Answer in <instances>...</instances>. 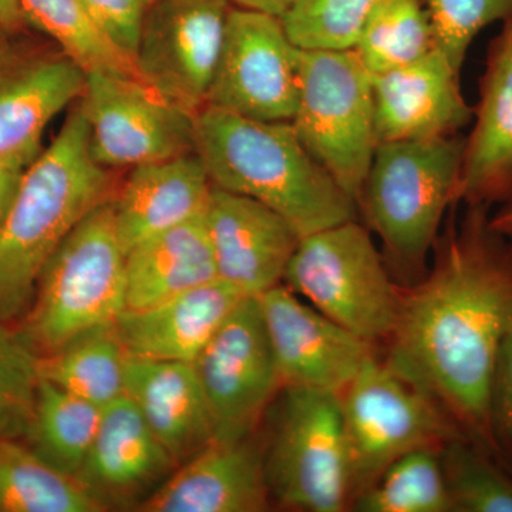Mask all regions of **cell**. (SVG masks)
I'll list each match as a JSON object with an SVG mask.
<instances>
[{
	"label": "cell",
	"instance_id": "1",
	"mask_svg": "<svg viewBox=\"0 0 512 512\" xmlns=\"http://www.w3.org/2000/svg\"><path fill=\"white\" fill-rule=\"evenodd\" d=\"M456 208L441 228L426 274L403 286L380 355L498 460L488 406L512 326V235L494 227L487 205H466L460 218Z\"/></svg>",
	"mask_w": 512,
	"mask_h": 512
},
{
	"label": "cell",
	"instance_id": "2",
	"mask_svg": "<svg viewBox=\"0 0 512 512\" xmlns=\"http://www.w3.org/2000/svg\"><path fill=\"white\" fill-rule=\"evenodd\" d=\"M194 131L212 187L261 202L301 237L359 218L356 201L309 153L291 121L205 106L194 116Z\"/></svg>",
	"mask_w": 512,
	"mask_h": 512
},
{
	"label": "cell",
	"instance_id": "3",
	"mask_svg": "<svg viewBox=\"0 0 512 512\" xmlns=\"http://www.w3.org/2000/svg\"><path fill=\"white\" fill-rule=\"evenodd\" d=\"M110 170L93 160L80 100L29 165L0 224V322L26 315L47 262L80 221L113 198Z\"/></svg>",
	"mask_w": 512,
	"mask_h": 512
},
{
	"label": "cell",
	"instance_id": "4",
	"mask_svg": "<svg viewBox=\"0 0 512 512\" xmlns=\"http://www.w3.org/2000/svg\"><path fill=\"white\" fill-rule=\"evenodd\" d=\"M464 141L458 133L376 148L357 210L382 242L384 262L402 286L426 274L446 212L458 205Z\"/></svg>",
	"mask_w": 512,
	"mask_h": 512
},
{
	"label": "cell",
	"instance_id": "5",
	"mask_svg": "<svg viewBox=\"0 0 512 512\" xmlns=\"http://www.w3.org/2000/svg\"><path fill=\"white\" fill-rule=\"evenodd\" d=\"M126 309V252L109 200L90 211L49 259L20 333L46 356L113 326Z\"/></svg>",
	"mask_w": 512,
	"mask_h": 512
},
{
	"label": "cell",
	"instance_id": "6",
	"mask_svg": "<svg viewBox=\"0 0 512 512\" xmlns=\"http://www.w3.org/2000/svg\"><path fill=\"white\" fill-rule=\"evenodd\" d=\"M262 443L272 503L303 512L350 510L348 441L340 394L284 386Z\"/></svg>",
	"mask_w": 512,
	"mask_h": 512
},
{
	"label": "cell",
	"instance_id": "7",
	"mask_svg": "<svg viewBox=\"0 0 512 512\" xmlns=\"http://www.w3.org/2000/svg\"><path fill=\"white\" fill-rule=\"evenodd\" d=\"M284 284L333 322L380 348L392 333L402 301L403 286L390 274L359 218L302 237Z\"/></svg>",
	"mask_w": 512,
	"mask_h": 512
},
{
	"label": "cell",
	"instance_id": "8",
	"mask_svg": "<svg viewBox=\"0 0 512 512\" xmlns=\"http://www.w3.org/2000/svg\"><path fill=\"white\" fill-rule=\"evenodd\" d=\"M291 123L309 153L357 204L379 141L373 76L355 49L299 50Z\"/></svg>",
	"mask_w": 512,
	"mask_h": 512
},
{
	"label": "cell",
	"instance_id": "9",
	"mask_svg": "<svg viewBox=\"0 0 512 512\" xmlns=\"http://www.w3.org/2000/svg\"><path fill=\"white\" fill-rule=\"evenodd\" d=\"M352 501L400 457L467 437L429 393L373 357L340 393ZM352 505V503H350Z\"/></svg>",
	"mask_w": 512,
	"mask_h": 512
},
{
	"label": "cell",
	"instance_id": "10",
	"mask_svg": "<svg viewBox=\"0 0 512 512\" xmlns=\"http://www.w3.org/2000/svg\"><path fill=\"white\" fill-rule=\"evenodd\" d=\"M207 400L212 441L254 436L282 389L258 296H244L192 363Z\"/></svg>",
	"mask_w": 512,
	"mask_h": 512
},
{
	"label": "cell",
	"instance_id": "11",
	"mask_svg": "<svg viewBox=\"0 0 512 512\" xmlns=\"http://www.w3.org/2000/svg\"><path fill=\"white\" fill-rule=\"evenodd\" d=\"M93 160L107 170L195 151L194 116L136 77L86 73L80 97Z\"/></svg>",
	"mask_w": 512,
	"mask_h": 512
},
{
	"label": "cell",
	"instance_id": "12",
	"mask_svg": "<svg viewBox=\"0 0 512 512\" xmlns=\"http://www.w3.org/2000/svg\"><path fill=\"white\" fill-rule=\"evenodd\" d=\"M299 50L278 16L232 6L207 106L245 119L291 121Z\"/></svg>",
	"mask_w": 512,
	"mask_h": 512
},
{
	"label": "cell",
	"instance_id": "13",
	"mask_svg": "<svg viewBox=\"0 0 512 512\" xmlns=\"http://www.w3.org/2000/svg\"><path fill=\"white\" fill-rule=\"evenodd\" d=\"M231 0H156L147 6L134 64L154 92L195 116L207 106Z\"/></svg>",
	"mask_w": 512,
	"mask_h": 512
},
{
	"label": "cell",
	"instance_id": "14",
	"mask_svg": "<svg viewBox=\"0 0 512 512\" xmlns=\"http://www.w3.org/2000/svg\"><path fill=\"white\" fill-rule=\"evenodd\" d=\"M282 387L342 393L380 346L343 328L285 284L258 296Z\"/></svg>",
	"mask_w": 512,
	"mask_h": 512
},
{
	"label": "cell",
	"instance_id": "15",
	"mask_svg": "<svg viewBox=\"0 0 512 512\" xmlns=\"http://www.w3.org/2000/svg\"><path fill=\"white\" fill-rule=\"evenodd\" d=\"M204 224L220 281L244 296L284 284L301 235L261 202L212 187Z\"/></svg>",
	"mask_w": 512,
	"mask_h": 512
},
{
	"label": "cell",
	"instance_id": "16",
	"mask_svg": "<svg viewBox=\"0 0 512 512\" xmlns=\"http://www.w3.org/2000/svg\"><path fill=\"white\" fill-rule=\"evenodd\" d=\"M177 467L134 403L123 396L104 407L76 478L106 510H137Z\"/></svg>",
	"mask_w": 512,
	"mask_h": 512
},
{
	"label": "cell",
	"instance_id": "17",
	"mask_svg": "<svg viewBox=\"0 0 512 512\" xmlns=\"http://www.w3.org/2000/svg\"><path fill=\"white\" fill-rule=\"evenodd\" d=\"M460 73L436 47L417 62L373 76L379 144L460 133L474 117Z\"/></svg>",
	"mask_w": 512,
	"mask_h": 512
},
{
	"label": "cell",
	"instance_id": "18",
	"mask_svg": "<svg viewBox=\"0 0 512 512\" xmlns=\"http://www.w3.org/2000/svg\"><path fill=\"white\" fill-rule=\"evenodd\" d=\"M272 500L264 450L256 434L224 443L211 441L144 501L143 512H264Z\"/></svg>",
	"mask_w": 512,
	"mask_h": 512
},
{
	"label": "cell",
	"instance_id": "19",
	"mask_svg": "<svg viewBox=\"0 0 512 512\" xmlns=\"http://www.w3.org/2000/svg\"><path fill=\"white\" fill-rule=\"evenodd\" d=\"M474 127L464 141L457 204L512 205V18L488 49L474 109Z\"/></svg>",
	"mask_w": 512,
	"mask_h": 512
},
{
	"label": "cell",
	"instance_id": "20",
	"mask_svg": "<svg viewBox=\"0 0 512 512\" xmlns=\"http://www.w3.org/2000/svg\"><path fill=\"white\" fill-rule=\"evenodd\" d=\"M242 298L218 279L146 308L126 309L114 328L128 357L194 363Z\"/></svg>",
	"mask_w": 512,
	"mask_h": 512
},
{
	"label": "cell",
	"instance_id": "21",
	"mask_svg": "<svg viewBox=\"0 0 512 512\" xmlns=\"http://www.w3.org/2000/svg\"><path fill=\"white\" fill-rule=\"evenodd\" d=\"M86 73L56 50L20 49L0 63V156L40 146L50 121L82 97Z\"/></svg>",
	"mask_w": 512,
	"mask_h": 512
},
{
	"label": "cell",
	"instance_id": "22",
	"mask_svg": "<svg viewBox=\"0 0 512 512\" xmlns=\"http://www.w3.org/2000/svg\"><path fill=\"white\" fill-rule=\"evenodd\" d=\"M212 184L195 151L131 168L111 198L124 252L204 214Z\"/></svg>",
	"mask_w": 512,
	"mask_h": 512
},
{
	"label": "cell",
	"instance_id": "23",
	"mask_svg": "<svg viewBox=\"0 0 512 512\" xmlns=\"http://www.w3.org/2000/svg\"><path fill=\"white\" fill-rule=\"evenodd\" d=\"M126 396L178 466L214 440L210 410L192 363L128 357Z\"/></svg>",
	"mask_w": 512,
	"mask_h": 512
},
{
	"label": "cell",
	"instance_id": "24",
	"mask_svg": "<svg viewBox=\"0 0 512 512\" xmlns=\"http://www.w3.org/2000/svg\"><path fill=\"white\" fill-rule=\"evenodd\" d=\"M202 215L144 239L127 252V309L146 308L218 281Z\"/></svg>",
	"mask_w": 512,
	"mask_h": 512
},
{
	"label": "cell",
	"instance_id": "25",
	"mask_svg": "<svg viewBox=\"0 0 512 512\" xmlns=\"http://www.w3.org/2000/svg\"><path fill=\"white\" fill-rule=\"evenodd\" d=\"M106 511L76 477L37 456L28 444L0 439V512Z\"/></svg>",
	"mask_w": 512,
	"mask_h": 512
},
{
	"label": "cell",
	"instance_id": "26",
	"mask_svg": "<svg viewBox=\"0 0 512 512\" xmlns=\"http://www.w3.org/2000/svg\"><path fill=\"white\" fill-rule=\"evenodd\" d=\"M127 359L116 328L107 326L40 356V377L104 409L126 396Z\"/></svg>",
	"mask_w": 512,
	"mask_h": 512
},
{
	"label": "cell",
	"instance_id": "27",
	"mask_svg": "<svg viewBox=\"0 0 512 512\" xmlns=\"http://www.w3.org/2000/svg\"><path fill=\"white\" fill-rule=\"evenodd\" d=\"M103 409L40 377L35 413L25 439L62 473L76 477L99 430Z\"/></svg>",
	"mask_w": 512,
	"mask_h": 512
},
{
	"label": "cell",
	"instance_id": "28",
	"mask_svg": "<svg viewBox=\"0 0 512 512\" xmlns=\"http://www.w3.org/2000/svg\"><path fill=\"white\" fill-rule=\"evenodd\" d=\"M19 5L30 28L53 40L84 73H113L141 80L133 60L94 25L80 0H19Z\"/></svg>",
	"mask_w": 512,
	"mask_h": 512
},
{
	"label": "cell",
	"instance_id": "29",
	"mask_svg": "<svg viewBox=\"0 0 512 512\" xmlns=\"http://www.w3.org/2000/svg\"><path fill=\"white\" fill-rule=\"evenodd\" d=\"M372 76L417 62L436 49L423 0H384L353 47Z\"/></svg>",
	"mask_w": 512,
	"mask_h": 512
},
{
	"label": "cell",
	"instance_id": "30",
	"mask_svg": "<svg viewBox=\"0 0 512 512\" xmlns=\"http://www.w3.org/2000/svg\"><path fill=\"white\" fill-rule=\"evenodd\" d=\"M356 512H451L440 450L421 448L390 464L350 505Z\"/></svg>",
	"mask_w": 512,
	"mask_h": 512
},
{
	"label": "cell",
	"instance_id": "31",
	"mask_svg": "<svg viewBox=\"0 0 512 512\" xmlns=\"http://www.w3.org/2000/svg\"><path fill=\"white\" fill-rule=\"evenodd\" d=\"M451 512H512V473L468 437L440 448Z\"/></svg>",
	"mask_w": 512,
	"mask_h": 512
},
{
	"label": "cell",
	"instance_id": "32",
	"mask_svg": "<svg viewBox=\"0 0 512 512\" xmlns=\"http://www.w3.org/2000/svg\"><path fill=\"white\" fill-rule=\"evenodd\" d=\"M384 0H298L281 16L299 49H353L363 26Z\"/></svg>",
	"mask_w": 512,
	"mask_h": 512
},
{
	"label": "cell",
	"instance_id": "33",
	"mask_svg": "<svg viewBox=\"0 0 512 512\" xmlns=\"http://www.w3.org/2000/svg\"><path fill=\"white\" fill-rule=\"evenodd\" d=\"M40 355L0 322V439H25L35 413Z\"/></svg>",
	"mask_w": 512,
	"mask_h": 512
},
{
	"label": "cell",
	"instance_id": "34",
	"mask_svg": "<svg viewBox=\"0 0 512 512\" xmlns=\"http://www.w3.org/2000/svg\"><path fill=\"white\" fill-rule=\"evenodd\" d=\"M436 47L460 70L481 30L512 18V0H423Z\"/></svg>",
	"mask_w": 512,
	"mask_h": 512
},
{
	"label": "cell",
	"instance_id": "35",
	"mask_svg": "<svg viewBox=\"0 0 512 512\" xmlns=\"http://www.w3.org/2000/svg\"><path fill=\"white\" fill-rule=\"evenodd\" d=\"M94 25L134 62L146 16L144 0H80Z\"/></svg>",
	"mask_w": 512,
	"mask_h": 512
},
{
	"label": "cell",
	"instance_id": "36",
	"mask_svg": "<svg viewBox=\"0 0 512 512\" xmlns=\"http://www.w3.org/2000/svg\"><path fill=\"white\" fill-rule=\"evenodd\" d=\"M488 420L498 460L512 473V326L495 366Z\"/></svg>",
	"mask_w": 512,
	"mask_h": 512
},
{
	"label": "cell",
	"instance_id": "37",
	"mask_svg": "<svg viewBox=\"0 0 512 512\" xmlns=\"http://www.w3.org/2000/svg\"><path fill=\"white\" fill-rule=\"evenodd\" d=\"M42 148V144H40V146L26 147L0 156V224L15 200L23 175L29 165L39 156Z\"/></svg>",
	"mask_w": 512,
	"mask_h": 512
},
{
	"label": "cell",
	"instance_id": "38",
	"mask_svg": "<svg viewBox=\"0 0 512 512\" xmlns=\"http://www.w3.org/2000/svg\"><path fill=\"white\" fill-rule=\"evenodd\" d=\"M29 28L19 0H0V35L19 36Z\"/></svg>",
	"mask_w": 512,
	"mask_h": 512
},
{
	"label": "cell",
	"instance_id": "39",
	"mask_svg": "<svg viewBox=\"0 0 512 512\" xmlns=\"http://www.w3.org/2000/svg\"><path fill=\"white\" fill-rule=\"evenodd\" d=\"M238 8L256 10L281 18L298 0H231Z\"/></svg>",
	"mask_w": 512,
	"mask_h": 512
},
{
	"label": "cell",
	"instance_id": "40",
	"mask_svg": "<svg viewBox=\"0 0 512 512\" xmlns=\"http://www.w3.org/2000/svg\"><path fill=\"white\" fill-rule=\"evenodd\" d=\"M491 222L498 231L512 235V205L503 207L497 214L491 215Z\"/></svg>",
	"mask_w": 512,
	"mask_h": 512
},
{
	"label": "cell",
	"instance_id": "41",
	"mask_svg": "<svg viewBox=\"0 0 512 512\" xmlns=\"http://www.w3.org/2000/svg\"><path fill=\"white\" fill-rule=\"evenodd\" d=\"M18 36L0 35V63L19 52L22 47L16 42Z\"/></svg>",
	"mask_w": 512,
	"mask_h": 512
},
{
	"label": "cell",
	"instance_id": "42",
	"mask_svg": "<svg viewBox=\"0 0 512 512\" xmlns=\"http://www.w3.org/2000/svg\"><path fill=\"white\" fill-rule=\"evenodd\" d=\"M144 2L147 3V6L150 5V3L156 2V0H144Z\"/></svg>",
	"mask_w": 512,
	"mask_h": 512
}]
</instances>
